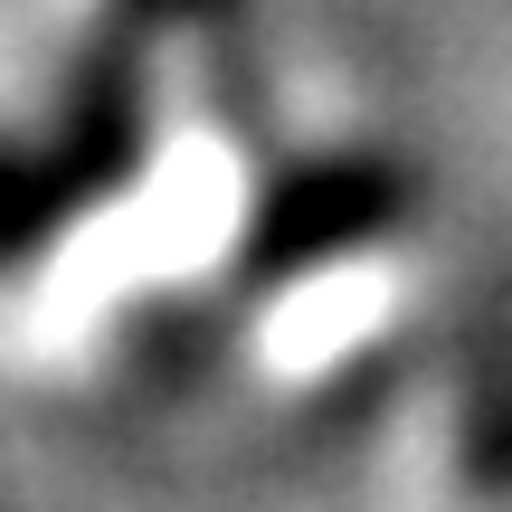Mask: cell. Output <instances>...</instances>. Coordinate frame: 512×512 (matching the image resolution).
Returning <instances> with one entry per match:
<instances>
[{
    "label": "cell",
    "instance_id": "obj_1",
    "mask_svg": "<svg viewBox=\"0 0 512 512\" xmlns=\"http://www.w3.org/2000/svg\"><path fill=\"white\" fill-rule=\"evenodd\" d=\"M152 38L133 19H95L86 57L67 76V114L48 143H0V266L48 247L67 219L105 209L152 152V86H143Z\"/></svg>",
    "mask_w": 512,
    "mask_h": 512
},
{
    "label": "cell",
    "instance_id": "obj_2",
    "mask_svg": "<svg viewBox=\"0 0 512 512\" xmlns=\"http://www.w3.org/2000/svg\"><path fill=\"white\" fill-rule=\"evenodd\" d=\"M418 209V171L389 162V152H332V162H304L247 209V238H238V294H275L294 275L332 266V256L408 228Z\"/></svg>",
    "mask_w": 512,
    "mask_h": 512
},
{
    "label": "cell",
    "instance_id": "obj_3",
    "mask_svg": "<svg viewBox=\"0 0 512 512\" xmlns=\"http://www.w3.org/2000/svg\"><path fill=\"white\" fill-rule=\"evenodd\" d=\"M456 465L484 503H512V256L475 275L456 313Z\"/></svg>",
    "mask_w": 512,
    "mask_h": 512
},
{
    "label": "cell",
    "instance_id": "obj_4",
    "mask_svg": "<svg viewBox=\"0 0 512 512\" xmlns=\"http://www.w3.org/2000/svg\"><path fill=\"white\" fill-rule=\"evenodd\" d=\"M209 10H219V0H114V19H133L143 38H162V29H200Z\"/></svg>",
    "mask_w": 512,
    "mask_h": 512
}]
</instances>
